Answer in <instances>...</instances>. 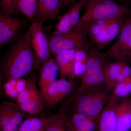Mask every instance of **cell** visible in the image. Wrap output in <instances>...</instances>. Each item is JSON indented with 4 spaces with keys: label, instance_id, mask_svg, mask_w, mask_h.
<instances>
[{
    "label": "cell",
    "instance_id": "cell-1",
    "mask_svg": "<svg viewBox=\"0 0 131 131\" xmlns=\"http://www.w3.org/2000/svg\"><path fill=\"white\" fill-rule=\"evenodd\" d=\"M31 25L14 42L2 59L1 68L6 81L22 78L34 68L35 58L31 44Z\"/></svg>",
    "mask_w": 131,
    "mask_h": 131
},
{
    "label": "cell",
    "instance_id": "cell-2",
    "mask_svg": "<svg viewBox=\"0 0 131 131\" xmlns=\"http://www.w3.org/2000/svg\"><path fill=\"white\" fill-rule=\"evenodd\" d=\"M110 91L105 86L84 90L74 94L65 105L72 113L98 118L108 102Z\"/></svg>",
    "mask_w": 131,
    "mask_h": 131
},
{
    "label": "cell",
    "instance_id": "cell-3",
    "mask_svg": "<svg viewBox=\"0 0 131 131\" xmlns=\"http://www.w3.org/2000/svg\"><path fill=\"white\" fill-rule=\"evenodd\" d=\"M86 63V70L80 78L81 83L76 92L84 90L105 86V71L109 64V59L105 53L99 50L90 43Z\"/></svg>",
    "mask_w": 131,
    "mask_h": 131
},
{
    "label": "cell",
    "instance_id": "cell-4",
    "mask_svg": "<svg viewBox=\"0 0 131 131\" xmlns=\"http://www.w3.org/2000/svg\"><path fill=\"white\" fill-rule=\"evenodd\" d=\"M85 8L80 24L131 14V9L128 6L119 5L113 0H88Z\"/></svg>",
    "mask_w": 131,
    "mask_h": 131
},
{
    "label": "cell",
    "instance_id": "cell-5",
    "mask_svg": "<svg viewBox=\"0 0 131 131\" xmlns=\"http://www.w3.org/2000/svg\"><path fill=\"white\" fill-rule=\"evenodd\" d=\"M88 37L87 23L80 24L64 34L52 35L49 40L51 54L55 57L61 52L67 50L89 51L90 42Z\"/></svg>",
    "mask_w": 131,
    "mask_h": 131
},
{
    "label": "cell",
    "instance_id": "cell-6",
    "mask_svg": "<svg viewBox=\"0 0 131 131\" xmlns=\"http://www.w3.org/2000/svg\"><path fill=\"white\" fill-rule=\"evenodd\" d=\"M16 101L17 105L26 113L36 115L42 112L45 102L37 88L35 77L27 80L25 88L19 94Z\"/></svg>",
    "mask_w": 131,
    "mask_h": 131
},
{
    "label": "cell",
    "instance_id": "cell-7",
    "mask_svg": "<svg viewBox=\"0 0 131 131\" xmlns=\"http://www.w3.org/2000/svg\"><path fill=\"white\" fill-rule=\"evenodd\" d=\"M109 58L117 62L131 61V16H127L118 39L105 52Z\"/></svg>",
    "mask_w": 131,
    "mask_h": 131
},
{
    "label": "cell",
    "instance_id": "cell-8",
    "mask_svg": "<svg viewBox=\"0 0 131 131\" xmlns=\"http://www.w3.org/2000/svg\"><path fill=\"white\" fill-rule=\"evenodd\" d=\"M42 23L34 21L32 27L31 41L35 58L34 68L39 69L50 58L49 40L45 33Z\"/></svg>",
    "mask_w": 131,
    "mask_h": 131
},
{
    "label": "cell",
    "instance_id": "cell-9",
    "mask_svg": "<svg viewBox=\"0 0 131 131\" xmlns=\"http://www.w3.org/2000/svg\"><path fill=\"white\" fill-rule=\"evenodd\" d=\"M25 112L17 104L7 102L0 106V131H17Z\"/></svg>",
    "mask_w": 131,
    "mask_h": 131
},
{
    "label": "cell",
    "instance_id": "cell-10",
    "mask_svg": "<svg viewBox=\"0 0 131 131\" xmlns=\"http://www.w3.org/2000/svg\"><path fill=\"white\" fill-rule=\"evenodd\" d=\"M24 21L20 18L14 17L0 12V47H2L13 40H16L21 35L20 32Z\"/></svg>",
    "mask_w": 131,
    "mask_h": 131
},
{
    "label": "cell",
    "instance_id": "cell-11",
    "mask_svg": "<svg viewBox=\"0 0 131 131\" xmlns=\"http://www.w3.org/2000/svg\"><path fill=\"white\" fill-rule=\"evenodd\" d=\"M73 81L62 78L52 83L41 93L45 103L50 107H54L61 102L72 91Z\"/></svg>",
    "mask_w": 131,
    "mask_h": 131
},
{
    "label": "cell",
    "instance_id": "cell-12",
    "mask_svg": "<svg viewBox=\"0 0 131 131\" xmlns=\"http://www.w3.org/2000/svg\"><path fill=\"white\" fill-rule=\"evenodd\" d=\"M126 16L117 18L103 31L89 39L90 43L98 50L103 49L119 35Z\"/></svg>",
    "mask_w": 131,
    "mask_h": 131
},
{
    "label": "cell",
    "instance_id": "cell-13",
    "mask_svg": "<svg viewBox=\"0 0 131 131\" xmlns=\"http://www.w3.org/2000/svg\"><path fill=\"white\" fill-rule=\"evenodd\" d=\"M61 0H38L37 9L34 21L43 24L56 19L61 11Z\"/></svg>",
    "mask_w": 131,
    "mask_h": 131
},
{
    "label": "cell",
    "instance_id": "cell-14",
    "mask_svg": "<svg viewBox=\"0 0 131 131\" xmlns=\"http://www.w3.org/2000/svg\"><path fill=\"white\" fill-rule=\"evenodd\" d=\"M98 118L88 117L78 113H72L70 116L68 115L67 118L68 130L69 131H97Z\"/></svg>",
    "mask_w": 131,
    "mask_h": 131
},
{
    "label": "cell",
    "instance_id": "cell-15",
    "mask_svg": "<svg viewBox=\"0 0 131 131\" xmlns=\"http://www.w3.org/2000/svg\"><path fill=\"white\" fill-rule=\"evenodd\" d=\"M78 50H67L61 51L55 57L58 66L59 73L62 78H68L69 80L74 79V68L75 57Z\"/></svg>",
    "mask_w": 131,
    "mask_h": 131
},
{
    "label": "cell",
    "instance_id": "cell-16",
    "mask_svg": "<svg viewBox=\"0 0 131 131\" xmlns=\"http://www.w3.org/2000/svg\"><path fill=\"white\" fill-rule=\"evenodd\" d=\"M117 131L131 130V97L120 101L115 106Z\"/></svg>",
    "mask_w": 131,
    "mask_h": 131
},
{
    "label": "cell",
    "instance_id": "cell-17",
    "mask_svg": "<svg viewBox=\"0 0 131 131\" xmlns=\"http://www.w3.org/2000/svg\"><path fill=\"white\" fill-rule=\"evenodd\" d=\"M59 72L58 66L56 60L50 58L40 69V74L38 85L40 93L56 81Z\"/></svg>",
    "mask_w": 131,
    "mask_h": 131
},
{
    "label": "cell",
    "instance_id": "cell-18",
    "mask_svg": "<svg viewBox=\"0 0 131 131\" xmlns=\"http://www.w3.org/2000/svg\"><path fill=\"white\" fill-rule=\"evenodd\" d=\"M116 105L107 103L103 108L98 117L97 131H117Z\"/></svg>",
    "mask_w": 131,
    "mask_h": 131
},
{
    "label": "cell",
    "instance_id": "cell-19",
    "mask_svg": "<svg viewBox=\"0 0 131 131\" xmlns=\"http://www.w3.org/2000/svg\"><path fill=\"white\" fill-rule=\"evenodd\" d=\"M68 112L65 105L56 114L46 118L45 131H69Z\"/></svg>",
    "mask_w": 131,
    "mask_h": 131
},
{
    "label": "cell",
    "instance_id": "cell-20",
    "mask_svg": "<svg viewBox=\"0 0 131 131\" xmlns=\"http://www.w3.org/2000/svg\"><path fill=\"white\" fill-rule=\"evenodd\" d=\"M125 62L109 63L105 71V86L111 91L117 84V80L122 73Z\"/></svg>",
    "mask_w": 131,
    "mask_h": 131
},
{
    "label": "cell",
    "instance_id": "cell-21",
    "mask_svg": "<svg viewBox=\"0 0 131 131\" xmlns=\"http://www.w3.org/2000/svg\"><path fill=\"white\" fill-rule=\"evenodd\" d=\"M18 12L33 19L37 9L38 0H15Z\"/></svg>",
    "mask_w": 131,
    "mask_h": 131
},
{
    "label": "cell",
    "instance_id": "cell-22",
    "mask_svg": "<svg viewBox=\"0 0 131 131\" xmlns=\"http://www.w3.org/2000/svg\"><path fill=\"white\" fill-rule=\"evenodd\" d=\"M46 118H28L24 120L17 131H45Z\"/></svg>",
    "mask_w": 131,
    "mask_h": 131
},
{
    "label": "cell",
    "instance_id": "cell-23",
    "mask_svg": "<svg viewBox=\"0 0 131 131\" xmlns=\"http://www.w3.org/2000/svg\"><path fill=\"white\" fill-rule=\"evenodd\" d=\"M117 18L95 20L87 23V33L89 39L95 36L107 27Z\"/></svg>",
    "mask_w": 131,
    "mask_h": 131
},
{
    "label": "cell",
    "instance_id": "cell-24",
    "mask_svg": "<svg viewBox=\"0 0 131 131\" xmlns=\"http://www.w3.org/2000/svg\"><path fill=\"white\" fill-rule=\"evenodd\" d=\"M71 25L69 14L68 11L59 18L58 23L55 27V31L52 35L64 34L73 29Z\"/></svg>",
    "mask_w": 131,
    "mask_h": 131
},
{
    "label": "cell",
    "instance_id": "cell-25",
    "mask_svg": "<svg viewBox=\"0 0 131 131\" xmlns=\"http://www.w3.org/2000/svg\"><path fill=\"white\" fill-rule=\"evenodd\" d=\"M88 0H80L72 6L68 10L70 17L71 22L73 28L79 25L80 13L82 9L86 4Z\"/></svg>",
    "mask_w": 131,
    "mask_h": 131
},
{
    "label": "cell",
    "instance_id": "cell-26",
    "mask_svg": "<svg viewBox=\"0 0 131 131\" xmlns=\"http://www.w3.org/2000/svg\"><path fill=\"white\" fill-rule=\"evenodd\" d=\"M0 6L1 11L10 15L18 12L15 6V0H1Z\"/></svg>",
    "mask_w": 131,
    "mask_h": 131
},
{
    "label": "cell",
    "instance_id": "cell-27",
    "mask_svg": "<svg viewBox=\"0 0 131 131\" xmlns=\"http://www.w3.org/2000/svg\"><path fill=\"white\" fill-rule=\"evenodd\" d=\"M7 81L11 82L19 94L24 91L25 88L27 80L23 78H19Z\"/></svg>",
    "mask_w": 131,
    "mask_h": 131
},
{
    "label": "cell",
    "instance_id": "cell-28",
    "mask_svg": "<svg viewBox=\"0 0 131 131\" xmlns=\"http://www.w3.org/2000/svg\"><path fill=\"white\" fill-rule=\"evenodd\" d=\"M4 85V89L6 94L8 97L13 99H16L19 94L15 89L13 84L9 81H6Z\"/></svg>",
    "mask_w": 131,
    "mask_h": 131
},
{
    "label": "cell",
    "instance_id": "cell-29",
    "mask_svg": "<svg viewBox=\"0 0 131 131\" xmlns=\"http://www.w3.org/2000/svg\"><path fill=\"white\" fill-rule=\"evenodd\" d=\"M63 2H64L65 6H69L73 3L72 0H61Z\"/></svg>",
    "mask_w": 131,
    "mask_h": 131
},
{
    "label": "cell",
    "instance_id": "cell-30",
    "mask_svg": "<svg viewBox=\"0 0 131 131\" xmlns=\"http://www.w3.org/2000/svg\"><path fill=\"white\" fill-rule=\"evenodd\" d=\"M123 1L126 2V3H131V0H123Z\"/></svg>",
    "mask_w": 131,
    "mask_h": 131
},
{
    "label": "cell",
    "instance_id": "cell-31",
    "mask_svg": "<svg viewBox=\"0 0 131 131\" xmlns=\"http://www.w3.org/2000/svg\"><path fill=\"white\" fill-rule=\"evenodd\" d=\"M74 1V0H72V2H73V1Z\"/></svg>",
    "mask_w": 131,
    "mask_h": 131
},
{
    "label": "cell",
    "instance_id": "cell-32",
    "mask_svg": "<svg viewBox=\"0 0 131 131\" xmlns=\"http://www.w3.org/2000/svg\"><path fill=\"white\" fill-rule=\"evenodd\" d=\"M130 131H131V130Z\"/></svg>",
    "mask_w": 131,
    "mask_h": 131
}]
</instances>
